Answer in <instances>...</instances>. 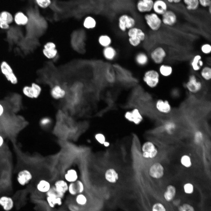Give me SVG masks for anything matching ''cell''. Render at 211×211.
<instances>
[{"mask_svg": "<svg viewBox=\"0 0 211 211\" xmlns=\"http://www.w3.org/2000/svg\"><path fill=\"white\" fill-rule=\"evenodd\" d=\"M125 34L129 45L134 48L139 47L145 41L147 38L144 30L137 26L128 30Z\"/></svg>", "mask_w": 211, "mask_h": 211, "instance_id": "cell-1", "label": "cell"}, {"mask_svg": "<svg viewBox=\"0 0 211 211\" xmlns=\"http://www.w3.org/2000/svg\"><path fill=\"white\" fill-rule=\"evenodd\" d=\"M160 76L158 70L154 69H148L144 72L142 80L148 87L154 88L159 84Z\"/></svg>", "mask_w": 211, "mask_h": 211, "instance_id": "cell-2", "label": "cell"}, {"mask_svg": "<svg viewBox=\"0 0 211 211\" xmlns=\"http://www.w3.org/2000/svg\"><path fill=\"white\" fill-rule=\"evenodd\" d=\"M144 18L146 25L152 31H158L162 25L160 16L154 12L145 13Z\"/></svg>", "mask_w": 211, "mask_h": 211, "instance_id": "cell-3", "label": "cell"}, {"mask_svg": "<svg viewBox=\"0 0 211 211\" xmlns=\"http://www.w3.org/2000/svg\"><path fill=\"white\" fill-rule=\"evenodd\" d=\"M136 21L133 17L123 14L118 18L117 27L120 32L125 33L128 30L136 26Z\"/></svg>", "mask_w": 211, "mask_h": 211, "instance_id": "cell-4", "label": "cell"}, {"mask_svg": "<svg viewBox=\"0 0 211 211\" xmlns=\"http://www.w3.org/2000/svg\"><path fill=\"white\" fill-rule=\"evenodd\" d=\"M150 60L155 64L159 65L163 63L167 57L165 49L161 46H157L152 49L149 54Z\"/></svg>", "mask_w": 211, "mask_h": 211, "instance_id": "cell-5", "label": "cell"}, {"mask_svg": "<svg viewBox=\"0 0 211 211\" xmlns=\"http://www.w3.org/2000/svg\"><path fill=\"white\" fill-rule=\"evenodd\" d=\"M185 87L190 93L196 94L202 90L203 84L195 74L190 75L185 84Z\"/></svg>", "mask_w": 211, "mask_h": 211, "instance_id": "cell-6", "label": "cell"}, {"mask_svg": "<svg viewBox=\"0 0 211 211\" xmlns=\"http://www.w3.org/2000/svg\"><path fill=\"white\" fill-rule=\"evenodd\" d=\"M162 25L168 27L175 25L178 21V16L173 10L169 9L161 16Z\"/></svg>", "mask_w": 211, "mask_h": 211, "instance_id": "cell-7", "label": "cell"}, {"mask_svg": "<svg viewBox=\"0 0 211 211\" xmlns=\"http://www.w3.org/2000/svg\"><path fill=\"white\" fill-rule=\"evenodd\" d=\"M134 62L136 66L144 68L148 66L150 61L149 54L143 51L137 52L134 54Z\"/></svg>", "mask_w": 211, "mask_h": 211, "instance_id": "cell-8", "label": "cell"}, {"mask_svg": "<svg viewBox=\"0 0 211 211\" xmlns=\"http://www.w3.org/2000/svg\"><path fill=\"white\" fill-rule=\"evenodd\" d=\"M0 68L2 73L8 81L13 84L17 83V77L11 67L7 62L6 61H2L0 64Z\"/></svg>", "mask_w": 211, "mask_h": 211, "instance_id": "cell-9", "label": "cell"}, {"mask_svg": "<svg viewBox=\"0 0 211 211\" xmlns=\"http://www.w3.org/2000/svg\"><path fill=\"white\" fill-rule=\"evenodd\" d=\"M101 53L103 59L108 62L114 61L118 55L117 50L113 45L102 48Z\"/></svg>", "mask_w": 211, "mask_h": 211, "instance_id": "cell-10", "label": "cell"}, {"mask_svg": "<svg viewBox=\"0 0 211 211\" xmlns=\"http://www.w3.org/2000/svg\"><path fill=\"white\" fill-rule=\"evenodd\" d=\"M155 105L156 110L163 114H169L172 110L171 106L167 100L158 99L156 101Z\"/></svg>", "mask_w": 211, "mask_h": 211, "instance_id": "cell-11", "label": "cell"}, {"mask_svg": "<svg viewBox=\"0 0 211 211\" xmlns=\"http://www.w3.org/2000/svg\"><path fill=\"white\" fill-rule=\"evenodd\" d=\"M125 117L129 121L137 125L139 124L143 120L142 114L137 108L131 111L126 112L125 114Z\"/></svg>", "mask_w": 211, "mask_h": 211, "instance_id": "cell-12", "label": "cell"}, {"mask_svg": "<svg viewBox=\"0 0 211 211\" xmlns=\"http://www.w3.org/2000/svg\"><path fill=\"white\" fill-rule=\"evenodd\" d=\"M154 0H139L137 4L138 11L141 13H147L152 10Z\"/></svg>", "mask_w": 211, "mask_h": 211, "instance_id": "cell-13", "label": "cell"}, {"mask_svg": "<svg viewBox=\"0 0 211 211\" xmlns=\"http://www.w3.org/2000/svg\"><path fill=\"white\" fill-rule=\"evenodd\" d=\"M168 9L167 3L165 0L154 1L152 11L159 16H161Z\"/></svg>", "mask_w": 211, "mask_h": 211, "instance_id": "cell-14", "label": "cell"}, {"mask_svg": "<svg viewBox=\"0 0 211 211\" xmlns=\"http://www.w3.org/2000/svg\"><path fill=\"white\" fill-rule=\"evenodd\" d=\"M150 176L154 178H161L164 174V168L159 163L153 164L150 168L149 170Z\"/></svg>", "mask_w": 211, "mask_h": 211, "instance_id": "cell-15", "label": "cell"}, {"mask_svg": "<svg viewBox=\"0 0 211 211\" xmlns=\"http://www.w3.org/2000/svg\"><path fill=\"white\" fill-rule=\"evenodd\" d=\"M31 172L27 169L22 170L19 172L17 176V180L21 185L24 186L28 184L32 178Z\"/></svg>", "mask_w": 211, "mask_h": 211, "instance_id": "cell-16", "label": "cell"}, {"mask_svg": "<svg viewBox=\"0 0 211 211\" xmlns=\"http://www.w3.org/2000/svg\"><path fill=\"white\" fill-rule=\"evenodd\" d=\"M13 22L18 25L24 26L28 23V16L24 12L19 11L13 15Z\"/></svg>", "mask_w": 211, "mask_h": 211, "instance_id": "cell-17", "label": "cell"}, {"mask_svg": "<svg viewBox=\"0 0 211 211\" xmlns=\"http://www.w3.org/2000/svg\"><path fill=\"white\" fill-rule=\"evenodd\" d=\"M0 206L5 211H10L14 206V201L11 197L3 195L0 197Z\"/></svg>", "mask_w": 211, "mask_h": 211, "instance_id": "cell-18", "label": "cell"}, {"mask_svg": "<svg viewBox=\"0 0 211 211\" xmlns=\"http://www.w3.org/2000/svg\"><path fill=\"white\" fill-rule=\"evenodd\" d=\"M98 45L102 48L112 45L113 40L111 37L107 33H101L97 38Z\"/></svg>", "mask_w": 211, "mask_h": 211, "instance_id": "cell-19", "label": "cell"}, {"mask_svg": "<svg viewBox=\"0 0 211 211\" xmlns=\"http://www.w3.org/2000/svg\"><path fill=\"white\" fill-rule=\"evenodd\" d=\"M190 65L193 71L195 72L199 71L204 66L201 55L198 54L195 55L191 60Z\"/></svg>", "mask_w": 211, "mask_h": 211, "instance_id": "cell-20", "label": "cell"}, {"mask_svg": "<svg viewBox=\"0 0 211 211\" xmlns=\"http://www.w3.org/2000/svg\"><path fill=\"white\" fill-rule=\"evenodd\" d=\"M55 48V45L54 43L48 42L44 46L43 50V54L48 58H53L56 55L57 53Z\"/></svg>", "mask_w": 211, "mask_h": 211, "instance_id": "cell-21", "label": "cell"}, {"mask_svg": "<svg viewBox=\"0 0 211 211\" xmlns=\"http://www.w3.org/2000/svg\"><path fill=\"white\" fill-rule=\"evenodd\" d=\"M176 195V189L173 186H168L164 193L163 196L164 200L167 202H172L174 199Z\"/></svg>", "mask_w": 211, "mask_h": 211, "instance_id": "cell-22", "label": "cell"}, {"mask_svg": "<svg viewBox=\"0 0 211 211\" xmlns=\"http://www.w3.org/2000/svg\"><path fill=\"white\" fill-rule=\"evenodd\" d=\"M63 200L59 198H55L46 196L45 201L49 207L54 209L57 206H61L63 204Z\"/></svg>", "mask_w": 211, "mask_h": 211, "instance_id": "cell-23", "label": "cell"}, {"mask_svg": "<svg viewBox=\"0 0 211 211\" xmlns=\"http://www.w3.org/2000/svg\"><path fill=\"white\" fill-rule=\"evenodd\" d=\"M158 71L160 76L168 77L172 75L173 69L171 65L163 63L159 65Z\"/></svg>", "mask_w": 211, "mask_h": 211, "instance_id": "cell-24", "label": "cell"}, {"mask_svg": "<svg viewBox=\"0 0 211 211\" xmlns=\"http://www.w3.org/2000/svg\"><path fill=\"white\" fill-rule=\"evenodd\" d=\"M105 177L108 181L112 183H116L119 178L118 173L113 168L109 169L106 170L105 173Z\"/></svg>", "mask_w": 211, "mask_h": 211, "instance_id": "cell-25", "label": "cell"}, {"mask_svg": "<svg viewBox=\"0 0 211 211\" xmlns=\"http://www.w3.org/2000/svg\"><path fill=\"white\" fill-rule=\"evenodd\" d=\"M52 186L48 181L42 179L37 184L36 188L39 192L45 194L50 190Z\"/></svg>", "mask_w": 211, "mask_h": 211, "instance_id": "cell-26", "label": "cell"}, {"mask_svg": "<svg viewBox=\"0 0 211 211\" xmlns=\"http://www.w3.org/2000/svg\"><path fill=\"white\" fill-rule=\"evenodd\" d=\"M13 22V15L10 12L3 10L0 12V23H7L10 25Z\"/></svg>", "mask_w": 211, "mask_h": 211, "instance_id": "cell-27", "label": "cell"}, {"mask_svg": "<svg viewBox=\"0 0 211 211\" xmlns=\"http://www.w3.org/2000/svg\"><path fill=\"white\" fill-rule=\"evenodd\" d=\"M53 186L59 192L65 194L67 192L68 184L65 181L60 179L56 181Z\"/></svg>", "mask_w": 211, "mask_h": 211, "instance_id": "cell-28", "label": "cell"}, {"mask_svg": "<svg viewBox=\"0 0 211 211\" xmlns=\"http://www.w3.org/2000/svg\"><path fill=\"white\" fill-rule=\"evenodd\" d=\"M65 180L69 183L75 182L78 180V175L76 171L74 169H68L64 176Z\"/></svg>", "mask_w": 211, "mask_h": 211, "instance_id": "cell-29", "label": "cell"}, {"mask_svg": "<svg viewBox=\"0 0 211 211\" xmlns=\"http://www.w3.org/2000/svg\"><path fill=\"white\" fill-rule=\"evenodd\" d=\"M186 9L188 11H194L199 8L200 4L198 0H182Z\"/></svg>", "mask_w": 211, "mask_h": 211, "instance_id": "cell-30", "label": "cell"}, {"mask_svg": "<svg viewBox=\"0 0 211 211\" xmlns=\"http://www.w3.org/2000/svg\"><path fill=\"white\" fill-rule=\"evenodd\" d=\"M104 76L106 83L112 84L115 81V73L111 68L108 67L106 69L105 71Z\"/></svg>", "mask_w": 211, "mask_h": 211, "instance_id": "cell-31", "label": "cell"}, {"mask_svg": "<svg viewBox=\"0 0 211 211\" xmlns=\"http://www.w3.org/2000/svg\"><path fill=\"white\" fill-rule=\"evenodd\" d=\"M88 200L87 197L83 193H78L74 197V202L80 207L85 206Z\"/></svg>", "mask_w": 211, "mask_h": 211, "instance_id": "cell-32", "label": "cell"}, {"mask_svg": "<svg viewBox=\"0 0 211 211\" xmlns=\"http://www.w3.org/2000/svg\"><path fill=\"white\" fill-rule=\"evenodd\" d=\"M51 94L54 98L58 99L64 97L65 95V92L59 86L56 85L52 89Z\"/></svg>", "mask_w": 211, "mask_h": 211, "instance_id": "cell-33", "label": "cell"}, {"mask_svg": "<svg viewBox=\"0 0 211 211\" xmlns=\"http://www.w3.org/2000/svg\"><path fill=\"white\" fill-rule=\"evenodd\" d=\"M200 71L201 77L206 81H209L211 79V68L208 65L204 66Z\"/></svg>", "mask_w": 211, "mask_h": 211, "instance_id": "cell-34", "label": "cell"}, {"mask_svg": "<svg viewBox=\"0 0 211 211\" xmlns=\"http://www.w3.org/2000/svg\"><path fill=\"white\" fill-rule=\"evenodd\" d=\"M46 196L55 198L59 197L64 199L65 194L58 191L54 186H52L50 190L45 194Z\"/></svg>", "mask_w": 211, "mask_h": 211, "instance_id": "cell-35", "label": "cell"}, {"mask_svg": "<svg viewBox=\"0 0 211 211\" xmlns=\"http://www.w3.org/2000/svg\"><path fill=\"white\" fill-rule=\"evenodd\" d=\"M163 124L164 129L169 133L172 132L176 127V122L171 120L166 121Z\"/></svg>", "mask_w": 211, "mask_h": 211, "instance_id": "cell-36", "label": "cell"}, {"mask_svg": "<svg viewBox=\"0 0 211 211\" xmlns=\"http://www.w3.org/2000/svg\"><path fill=\"white\" fill-rule=\"evenodd\" d=\"M97 23L95 19L91 16H88L85 19L84 25L88 29H93L96 26Z\"/></svg>", "mask_w": 211, "mask_h": 211, "instance_id": "cell-37", "label": "cell"}, {"mask_svg": "<svg viewBox=\"0 0 211 211\" xmlns=\"http://www.w3.org/2000/svg\"><path fill=\"white\" fill-rule=\"evenodd\" d=\"M178 211H196L194 207L188 203L181 204L177 207Z\"/></svg>", "mask_w": 211, "mask_h": 211, "instance_id": "cell-38", "label": "cell"}, {"mask_svg": "<svg viewBox=\"0 0 211 211\" xmlns=\"http://www.w3.org/2000/svg\"><path fill=\"white\" fill-rule=\"evenodd\" d=\"M152 211H167L166 207L162 203L157 202L152 205Z\"/></svg>", "mask_w": 211, "mask_h": 211, "instance_id": "cell-39", "label": "cell"}, {"mask_svg": "<svg viewBox=\"0 0 211 211\" xmlns=\"http://www.w3.org/2000/svg\"><path fill=\"white\" fill-rule=\"evenodd\" d=\"M67 192L72 197H74L78 194L75 182L69 183L68 184Z\"/></svg>", "mask_w": 211, "mask_h": 211, "instance_id": "cell-40", "label": "cell"}, {"mask_svg": "<svg viewBox=\"0 0 211 211\" xmlns=\"http://www.w3.org/2000/svg\"><path fill=\"white\" fill-rule=\"evenodd\" d=\"M155 148V146L152 142L147 141L143 144L142 149L143 152H149Z\"/></svg>", "mask_w": 211, "mask_h": 211, "instance_id": "cell-41", "label": "cell"}, {"mask_svg": "<svg viewBox=\"0 0 211 211\" xmlns=\"http://www.w3.org/2000/svg\"><path fill=\"white\" fill-rule=\"evenodd\" d=\"M201 52L205 55L210 54L211 52V45L208 43H205L202 45L200 47Z\"/></svg>", "mask_w": 211, "mask_h": 211, "instance_id": "cell-42", "label": "cell"}, {"mask_svg": "<svg viewBox=\"0 0 211 211\" xmlns=\"http://www.w3.org/2000/svg\"><path fill=\"white\" fill-rule=\"evenodd\" d=\"M181 162L183 165L186 167H190L192 164L190 157L186 155H184L182 157Z\"/></svg>", "mask_w": 211, "mask_h": 211, "instance_id": "cell-43", "label": "cell"}, {"mask_svg": "<svg viewBox=\"0 0 211 211\" xmlns=\"http://www.w3.org/2000/svg\"><path fill=\"white\" fill-rule=\"evenodd\" d=\"M31 87L33 91L34 98H37L39 95L41 91L40 87L38 85L34 83L32 84Z\"/></svg>", "mask_w": 211, "mask_h": 211, "instance_id": "cell-44", "label": "cell"}, {"mask_svg": "<svg viewBox=\"0 0 211 211\" xmlns=\"http://www.w3.org/2000/svg\"><path fill=\"white\" fill-rule=\"evenodd\" d=\"M183 190L186 194L190 195L192 194L194 192V187L192 184L187 183L183 186Z\"/></svg>", "mask_w": 211, "mask_h": 211, "instance_id": "cell-45", "label": "cell"}, {"mask_svg": "<svg viewBox=\"0 0 211 211\" xmlns=\"http://www.w3.org/2000/svg\"><path fill=\"white\" fill-rule=\"evenodd\" d=\"M75 183L78 194L83 193L84 191L85 188L83 182L80 180H78L75 182Z\"/></svg>", "mask_w": 211, "mask_h": 211, "instance_id": "cell-46", "label": "cell"}, {"mask_svg": "<svg viewBox=\"0 0 211 211\" xmlns=\"http://www.w3.org/2000/svg\"><path fill=\"white\" fill-rule=\"evenodd\" d=\"M23 92L27 96L30 98H34L33 91L31 87H25L23 89Z\"/></svg>", "mask_w": 211, "mask_h": 211, "instance_id": "cell-47", "label": "cell"}, {"mask_svg": "<svg viewBox=\"0 0 211 211\" xmlns=\"http://www.w3.org/2000/svg\"><path fill=\"white\" fill-rule=\"evenodd\" d=\"M37 4L40 7L45 8L50 4V0H35Z\"/></svg>", "mask_w": 211, "mask_h": 211, "instance_id": "cell-48", "label": "cell"}, {"mask_svg": "<svg viewBox=\"0 0 211 211\" xmlns=\"http://www.w3.org/2000/svg\"><path fill=\"white\" fill-rule=\"evenodd\" d=\"M67 209L68 211H80V207L74 202H71L68 203L67 205Z\"/></svg>", "mask_w": 211, "mask_h": 211, "instance_id": "cell-49", "label": "cell"}, {"mask_svg": "<svg viewBox=\"0 0 211 211\" xmlns=\"http://www.w3.org/2000/svg\"><path fill=\"white\" fill-rule=\"evenodd\" d=\"M194 136L195 142L197 143H199L203 138V133L200 131H197L195 132Z\"/></svg>", "mask_w": 211, "mask_h": 211, "instance_id": "cell-50", "label": "cell"}, {"mask_svg": "<svg viewBox=\"0 0 211 211\" xmlns=\"http://www.w3.org/2000/svg\"><path fill=\"white\" fill-rule=\"evenodd\" d=\"M95 137L96 140L100 144H103L106 141V138L104 135L101 133H98L96 134Z\"/></svg>", "mask_w": 211, "mask_h": 211, "instance_id": "cell-51", "label": "cell"}, {"mask_svg": "<svg viewBox=\"0 0 211 211\" xmlns=\"http://www.w3.org/2000/svg\"><path fill=\"white\" fill-rule=\"evenodd\" d=\"M200 6L203 8H208L211 6V0H198Z\"/></svg>", "mask_w": 211, "mask_h": 211, "instance_id": "cell-52", "label": "cell"}, {"mask_svg": "<svg viewBox=\"0 0 211 211\" xmlns=\"http://www.w3.org/2000/svg\"><path fill=\"white\" fill-rule=\"evenodd\" d=\"M51 120L49 118L45 117L42 119L40 121V124L43 126L46 127L50 124Z\"/></svg>", "mask_w": 211, "mask_h": 211, "instance_id": "cell-53", "label": "cell"}, {"mask_svg": "<svg viewBox=\"0 0 211 211\" xmlns=\"http://www.w3.org/2000/svg\"><path fill=\"white\" fill-rule=\"evenodd\" d=\"M157 150L155 147L153 150L149 152V158H153L154 157L157 153Z\"/></svg>", "mask_w": 211, "mask_h": 211, "instance_id": "cell-54", "label": "cell"}, {"mask_svg": "<svg viewBox=\"0 0 211 211\" xmlns=\"http://www.w3.org/2000/svg\"><path fill=\"white\" fill-rule=\"evenodd\" d=\"M10 25L4 23H0V28L3 30H7L9 28Z\"/></svg>", "mask_w": 211, "mask_h": 211, "instance_id": "cell-55", "label": "cell"}, {"mask_svg": "<svg viewBox=\"0 0 211 211\" xmlns=\"http://www.w3.org/2000/svg\"><path fill=\"white\" fill-rule=\"evenodd\" d=\"M182 0H166L167 2L170 4H177L180 3Z\"/></svg>", "mask_w": 211, "mask_h": 211, "instance_id": "cell-56", "label": "cell"}, {"mask_svg": "<svg viewBox=\"0 0 211 211\" xmlns=\"http://www.w3.org/2000/svg\"><path fill=\"white\" fill-rule=\"evenodd\" d=\"M172 202L173 205L176 206L178 207L181 204V201L179 199H174Z\"/></svg>", "mask_w": 211, "mask_h": 211, "instance_id": "cell-57", "label": "cell"}, {"mask_svg": "<svg viewBox=\"0 0 211 211\" xmlns=\"http://www.w3.org/2000/svg\"><path fill=\"white\" fill-rule=\"evenodd\" d=\"M142 156L145 158H149V152H143Z\"/></svg>", "mask_w": 211, "mask_h": 211, "instance_id": "cell-58", "label": "cell"}, {"mask_svg": "<svg viewBox=\"0 0 211 211\" xmlns=\"http://www.w3.org/2000/svg\"><path fill=\"white\" fill-rule=\"evenodd\" d=\"M4 143V139L3 137L0 136V147Z\"/></svg>", "mask_w": 211, "mask_h": 211, "instance_id": "cell-59", "label": "cell"}, {"mask_svg": "<svg viewBox=\"0 0 211 211\" xmlns=\"http://www.w3.org/2000/svg\"><path fill=\"white\" fill-rule=\"evenodd\" d=\"M110 143L108 142L105 141L103 144L105 147H107L110 145Z\"/></svg>", "mask_w": 211, "mask_h": 211, "instance_id": "cell-60", "label": "cell"}, {"mask_svg": "<svg viewBox=\"0 0 211 211\" xmlns=\"http://www.w3.org/2000/svg\"><path fill=\"white\" fill-rule=\"evenodd\" d=\"M3 111V108L2 106L0 104V116L2 114Z\"/></svg>", "mask_w": 211, "mask_h": 211, "instance_id": "cell-61", "label": "cell"}, {"mask_svg": "<svg viewBox=\"0 0 211 211\" xmlns=\"http://www.w3.org/2000/svg\"><path fill=\"white\" fill-rule=\"evenodd\" d=\"M208 12L210 14H211V6H209L208 8Z\"/></svg>", "mask_w": 211, "mask_h": 211, "instance_id": "cell-62", "label": "cell"}]
</instances>
